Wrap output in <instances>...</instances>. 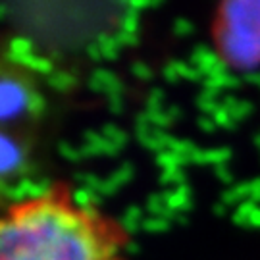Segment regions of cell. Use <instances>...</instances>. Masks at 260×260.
I'll return each mask as SVG.
<instances>
[{
  "instance_id": "6da1fadb",
  "label": "cell",
  "mask_w": 260,
  "mask_h": 260,
  "mask_svg": "<svg viewBox=\"0 0 260 260\" xmlns=\"http://www.w3.org/2000/svg\"><path fill=\"white\" fill-rule=\"evenodd\" d=\"M0 260H133L131 230L54 179L0 208Z\"/></svg>"
},
{
  "instance_id": "7a4b0ae2",
  "label": "cell",
  "mask_w": 260,
  "mask_h": 260,
  "mask_svg": "<svg viewBox=\"0 0 260 260\" xmlns=\"http://www.w3.org/2000/svg\"><path fill=\"white\" fill-rule=\"evenodd\" d=\"M48 96L39 74L0 50V208L39 185Z\"/></svg>"
},
{
  "instance_id": "3957f363",
  "label": "cell",
  "mask_w": 260,
  "mask_h": 260,
  "mask_svg": "<svg viewBox=\"0 0 260 260\" xmlns=\"http://www.w3.org/2000/svg\"><path fill=\"white\" fill-rule=\"evenodd\" d=\"M208 41L218 64L228 72H260V0L218 4L208 21Z\"/></svg>"
}]
</instances>
